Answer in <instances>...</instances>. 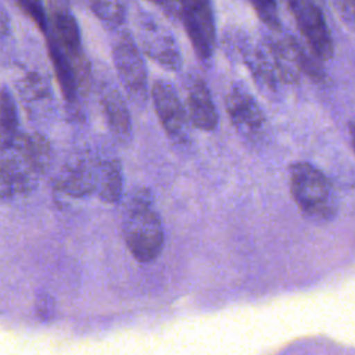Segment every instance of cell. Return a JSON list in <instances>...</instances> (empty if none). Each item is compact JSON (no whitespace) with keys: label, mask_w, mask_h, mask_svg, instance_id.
Segmentation results:
<instances>
[{"label":"cell","mask_w":355,"mask_h":355,"mask_svg":"<svg viewBox=\"0 0 355 355\" xmlns=\"http://www.w3.org/2000/svg\"><path fill=\"white\" fill-rule=\"evenodd\" d=\"M340 15L347 21H355V0H333Z\"/></svg>","instance_id":"ffe728a7"},{"label":"cell","mask_w":355,"mask_h":355,"mask_svg":"<svg viewBox=\"0 0 355 355\" xmlns=\"http://www.w3.org/2000/svg\"><path fill=\"white\" fill-rule=\"evenodd\" d=\"M47 51H49V57L53 64L58 85L61 87L62 96L71 107H75L78 103L79 87H78V79H76L73 64L69 55L65 53V50L61 47V44L57 42V39L53 35L47 37Z\"/></svg>","instance_id":"8fae6325"},{"label":"cell","mask_w":355,"mask_h":355,"mask_svg":"<svg viewBox=\"0 0 355 355\" xmlns=\"http://www.w3.org/2000/svg\"><path fill=\"white\" fill-rule=\"evenodd\" d=\"M290 191L304 215L312 223L323 225L337 214V200L327 178L308 162L290 166Z\"/></svg>","instance_id":"7a4b0ae2"},{"label":"cell","mask_w":355,"mask_h":355,"mask_svg":"<svg viewBox=\"0 0 355 355\" xmlns=\"http://www.w3.org/2000/svg\"><path fill=\"white\" fill-rule=\"evenodd\" d=\"M92 12L101 21L118 25L125 19V8L116 0H90Z\"/></svg>","instance_id":"2e32d148"},{"label":"cell","mask_w":355,"mask_h":355,"mask_svg":"<svg viewBox=\"0 0 355 355\" xmlns=\"http://www.w3.org/2000/svg\"><path fill=\"white\" fill-rule=\"evenodd\" d=\"M284 1H286V0H284Z\"/></svg>","instance_id":"603a6c76"},{"label":"cell","mask_w":355,"mask_h":355,"mask_svg":"<svg viewBox=\"0 0 355 355\" xmlns=\"http://www.w3.org/2000/svg\"><path fill=\"white\" fill-rule=\"evenodd\" d=\"M32 162L37 173L42 176L47 173L53 164V150L49 140L40 133L19 135L15 144Z\"/></svg>","instance_id":"5bb4252c"},{"label":"cell","mask_w":355,"mask_h":355,"mask_svg":"<svg viewBox=\"0 0 355 355\" xmlns=\"http://www.w3.org/2000/svg\"><path fill=\"white\" fill-rule=\"evenodd\" d=\"M98 157L90 151L73 154L57 178V190L62 196L72 198H86L96 194Z\"/></svg>","instance_id":"ba28073f"},{"label":"cell","mask_w":355,"mask_h":355,"mask_svg":"<svg viewBox=\"0 0 355 355\" xmlns=\"http://www.w3.org/2000/svg\"><path fill=\"white\" fill-rule=\"evenodd\" d=\"M103 110L110 132L121 144H128L132 140V119L128 104L118 90H108L103 96Z\"/></svg>","instance_id":"7c38bea8"},{"label":"cell","mask_w":355,"mask_h":355,"mask_svg":"<svg viewBox=\"0 0 355 355\" xmlns=\"http://www.w3.org/2000/svg\"><path fill=\"white\" fill-rule=\"evenodd\" d=\"M96 196L101 202L116 204L123 196V171L118 158L98 157Z\"/></svg>","instance_id":"4fadbf2b"},{"label":"cell","mask_w":355,"mask_h":355,"mask_svg":"<svg viewBox=\"0 0 355 355\" xmlns=\"http://www.w3.org/2000/svg\"><path fill=\"white\" fill-rule=\"evenodd\" d=\"M298 29L306 40L311 51L322 61L331 58L334 53L333 39L326 18L316 0H286Z\"/></svg>","instance_id":"52a82bcc"},{"label":"cell","mask_w":355,"mask_h":355,"mask_svg":"<svg viewBox=\"0 0 355 355\" xmlns=\"http://www.w3.org/2000/svg\"><path fill=\"white\" fill-rule=\"evenodd\" d=\"M35 311H36V316L40 320H43V322L51 320L55 315V302H54L53 297L46 291H40L36 295Z\"/></svg>","instance_id":"d6986e66"},{"label":"cell","mask_w":355,"mask_h":355,"mask_svg":"<svg viewBox=\"0 0 355 355\" xmlns=\"http://www.w3.org/2000/svg\"><path fill=\"white\" fill-rule=\"evenodd\" d=\"M121 230L123 241L139 262L155 261L165 244L162 219L147 187L133 189L123 201Z\"/></svg>","instance_id":"6da1fadb"},{"label":"cell","mask_w":355,"mask_h":355,"mask_svg":"<svg viewBox=\"0 0 355 355\" xmlns=\"http://www.w3.org/2000/svg\"><path fill=\"white\" fill-rule=\"evenodd\" d=\"M187 115L191 125L211 132L218 125V112L207 83L200 76H191L187 83Z\"/></svg>","instance_id":"30bf717a"},{"label":"cell","mask_w":355,"mask_h":355,"mask_svg":"<svg viewBox=\"0 0 355 355\" xmlns=\"http://www.w3.org/2000/svg\"><path fill=\"white\" fill-rule=\"evenodd\" d=\"M349 136H351L352 147H354V150H355V121H352L351 125H349Z\"/></svg>","instance_id":"44dd1931"},{"label":"cell","mask_w":355,"mask_h":355,"mask_svg":"<svg viewBox=\"0 0 355 355\" xmlns=\"http://www.w3.org/2000/svg\"><path fill=\"white\" fill-rule=\"evenodd\" d=\"M150 94L157 116L168 137L175 144H187L190 141V119L176 89L169 82L158 79L153 83Z\"/></svg>","instance_id":"8992f818"},{"label":"cell","mask_w":355,"mask_h":355,"mask_svg":"<svg viewBox=\"0 0 355 355\" xmlns=\"http://www.w3.org/2000/svg\"><path fill=\"white\" fill-rule=\"evenodd\" d=\"M225 105L233 128L245 141L258 144L266 137V116L252 94L243 85L236 83L230 87Z\"/></svg>","instance_id":"277c9868"},{"label":"cell","mask_w":355,"mask_h":355,"mask_svg":"<svg viewBox=\"0 0 355 355\" xmlns=\"http://www.w3.org/2000/svg\"><path fill=\"white\" fill-rule=\"evenodd\" d=\"M151 3L157 4V6H162V7H168L171 6V0H150Z\"/></svg>","instance_id":"7402d4cb"},{"label":"cell","mask_w":355,"mask_h":355,"mask_svg":"<svg viewBox=\"0 0 355 355\" xmlns=\"http://www.w3.org/2000/svg\"><path fill=\"white\" fill-rule=\"evenodd\" d=\"M21 11L28 15L36 26L43 32L49 33V18L42 0H14Z\"/></svg>","instance_id":"ac0fdd59"},{"label":"cell","mask_w":355,"mask_h":355,"mask_svg":"<svg viewBox=\"0 0 355 355\" xmlns=\"http://www.w3.org/2000/svg\"><path fill=\"white\" fill-rule=\"evenodd\" d=\"M112 60L128 96L136 104H143L148 96L147 71L139 46L129 33H122L118 37L112 49Z\"/></svg>","instance_id":"5b68a950"},{"label":"cell","mask_w":355,"mask_h":355,"mask_svg":"<svg viewBox=\"0 0 355 355\" xmlns=\"http://www.w3.org/2000/svg\"><path fill=\"white\" fill-rule=\"evenodd\" d=\"M19 137L17 104L8 89L0 90V150L11 148Z\"/></svg>","instance_id":"9a60e30c"},{"label":"cell","mask_w":355,"mask_h":355,"mask_svg":"<svg viewBox=\"0 0 355 355\" xmlns=\"http://www.w3.org/2000/svg\"><path fill=\"white\" fill-rule=\"evenodd\" d=\"M139 44L146 55L169 71H178L182 65L179 47L173 36L151 17H141L137 22Z\"/></svg>","instance_id":"9c48e42d"},{"label":"cell","mask_w":355,"mask_h":355,"mask_svg":"<svg viewBox=\"0 0 355 355\" xmlns=\"http://www.w3.org/2000/svg\"><path fill=\"white\" fill-rule=\"evenodd\" d=\"M187 37L201 61L212 57L216 44L215 17L211 0H175Z\"/></svg>","instance_id":"3957f363"},{"label":"cell","mask_w":355,"mask_h":355,"mask_svg":"<svg viewBox=\"0 0 355 355\" xmlns=\"http://www.w3.org/2000/svg\"><path fill=\"white\" fill-rule=\"evenodd\" d=\"M248 1L252 6L258 18L266 25V28L277 33L282 31L276 0H248Z\"/></svg>","instance_id":"e0dca14e"}]
</instances>
